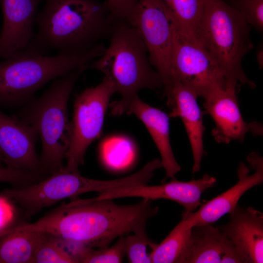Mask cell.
Wrapping results in <instances>:
<instances>
[{
  "label": "cell",
  "mask_w": 263,
  "mask_h": 263,
  "mask_svg": "<svg viewBox=\"0 0 263 263\" xmlns=\"http://www.w3.org/2000/svg\"><path fill=\"white\" fill-rule=\"evenodd\" d=\"M159 210L151 200L119 205L113 199L74 200L48 212L43 228L65 241L92 248L109 246L119 237L146 227Z\"/></svg>",
  "instance_id": "1"
},
{
  "label": "cell",
  "mask_w": 263,
  "mask_h": 263,
  "mask_svg": "<svg viewBox=\"0 0 263 263\" xmlns=\"http://www.w3.org/2000/svg\"><path fill=\"white\" fill-rule=\"evenodd\" d=\"M115 20L97 0H46L36 18L38 31L28 48L45 55L87 52L109 38Z\"/></svg>",
  "instance_id": "2"
},
{
  "label": "cell",
  "mask_w": 263,
  "mask_h": 263,
  "mask_svg": "<svg viewBox=\"0 0 263 263\" xmlns=\"http://www.w3.org/2000/svg\"><path fill=\"white\" fill-rule=\"evenodd\" d=\"M110 43L103 54L86 65L102 72L113 83L121 99L111 105L115 115L126 113L142 89L163 87L160 75L150 64L146 47L136 30L126 20H115Z\"/></svg>",
  "instance_id": "3"
},
{
  "label": "cell",
  "mask_w": 263,
  "mask_h": 263,
  "mask_svg": "<svg viewBox=\"0 0 263 263\" xmlns=\"http://www.w3.org/2000/svg\"><path fill=\"white\" fill-rule=\"evenodd\" d=\"M85 66L53 80L40 97L20 107L14 115L32 126L41 141L40 171L49 176L62 169L71 139L68 103Z\"/></svg>",
  "instance_id": "4"
},
{
  "label": "cell",
  "mask_w": 263,
  "mask_h": 263,
  "mask_svg": "<svg viewBox=\"0 0 263 263\" xmlns=\"http://www.w3.org/2000/svg\"><path fill=\"white\" fill-rule=\"evenodd\" d=\"M105 48L101 43L87 52L54 56L27 48L0 60V107H22L48 82L87 65Z\"/></svg>",
  "instance_id": "5"
},
{
  "label": "cell",
  "mask_w": 263,
  "mask_h": 263,
  "mask_svg": "<svg viewBox=\"0 0 263 263\" xmlns=\"http://www.w3.org/2000/svg\"><path fill=\"white\" fill-rule=\"evenodd\" d=\"M250 28L239 11L224 0H206L195 38L216 60L227 83L254 88L242 66L243 57L253 47Z\"/></svg>",
  "instance_id": "6"
},
{
  "label": "cell",
  "mask_w": 263,
  "mask_h": 263,
  "mask_svg": "<svg viewBox=\"0 0 263 263\" xmlns=\"http://www.w3.org/2000/svg\"><path fill=\"white\" fill-rule=\"evenodd\" d=\"M136 181L132 174L113 180L92 179L81 176L79 171H69L64 168L33 185L20 188H5L1 195L19 206L29 219L62 200L86 192L100 193L114 188L131 187Z\"/></svg>",
  "instance_id": "7"
},
{
  "label": "cell",
  "mask_w": 263,
  "mask_h": 263,
  "mask_svg": "<svg viewBox=\"0 0 263 263\" xmlns=\"http://www.w3.org/2000/svg\"><path fill=\"white\" fill-rule=\"evenodd\" d=\"M115 93L111 81L104 76L100 83L87 88L75 100L71 124V139L64 169L78 171L89 146L100 135L112 95Z\"/></svg>",
  "instance_id": "8"
},
{
  "label": "cell",
  "mask_w": 263,
  "mask_h": 263,
  "mask_svg": "<svg viewBox=\"0 0 263 263\" xmlns=\"http://www.w3.org/2000/svg\"><path fill=\"white\" fill-rule=\"evenodd\" d=\"M171 81H179L198 97L210 90L225 87L227 81L214 58L195 39L178 31L174 26L170 57Z\"/></svg>",
  "instance_id": "9"
},
{
  "label": "cell",
  "mask_w": 263,
  "mask_h": 263,
  "mask_svg": "<svg viewBox=\"0 0 263 263\" xmlns=\"http://www.w3.org/2000/svg\"><path fill=\"white\" fill-rule=\"evenodd\" d=\"M126 20L143 40L150 62L165 87L171 81L170 57L175 25L164 3L162 0H138Z\"/></svg>",
  "instance_id": "10"
},
{
  "label": "cell",
  "mask_w": 263,
  "mask_h": 263,
  "mask_svg": "<svg viewBox=\"0 0 263 263\" xmlns=\"http://www.w3.org/2000/svg\"><path fill=\"white\" fill-rule=\"evenodd\" d=\"M250 169L241 162L237 169V183L223 193L202 204L197 211H184L182 220L189 227L196 225L212 224L225 214L230 212L238 204L242 196L248 189L263 182V159L257 152H252L247 157Z\"/></svg>",
  "instance_id": "11"
},
{
  "label": "cell",
  "mask_w": 263,
  "mask_h": 263,
  "mask_svg": "<svg viewBox=\"0 0 263 263\" xmlns=\"http://www.w3.org/2000/svg\"><path fill=\"white\" fill-rule=\"evenodd\" d=\"M216 178L208 174L197 180L183 182L175 178L168 183L157 186L148 185L121 187L111 189L100 193L96 199H118L124 197H139L153 200L167 199L174 201L187 212H193L201 206V196L209 188L215 186Z\"/></svg>",
  "instance_id": "12"
},
{
  "label": "cell",
  "mask_w": 263,
  "mask_h": 263,
  "mask_svg": "<svg viewBox=\"0 0 263 263\" xmlns=\"http://www.w3.org/2000/svg\"><path fill=\"white\" fill-rule=\"evenodd\" d=\"M238 85L228 83L210 90L204 97L205 113L210 115L215 127L211 134L219 143L243 142L251 129L244 120L237 100Z\"/></svg>",
  "instance_id": "13"
},
{
  "label": "cell",
  "mask_w": 263,
  "mask_h": 263,
  "mask_svg": "<svg viewBox=\"0 0 263 263\" xmlns=\"http://www.w3.org/2000/svg\"><path fill=\"white\" fill-rule=\"evenodd\" d=\"M38 136L32 126L0 110V156L7 166L41 172L36 149Z\"/></svg>",
  "instance_id": "14"
},
{
  "label": "cell",
  "mask_w": 263,
  "mask_h": 263,
  "mask_svg": "<svg viewBox=\"0 0 263 263\" xmlns=\"http://www.w3.org/2000/svg\"><path fill=\"white\" fill-rule=\"evenodd\" d=\"M228 214L229 222L217 227L233 244L241 263H262L263 213L237 204Z\"/></svg>",
  "instance_id": "15"
},
{
  "label": "cell",
  "mask_w": 263,
  "mask_h": 263,
  "mask_svg": "<svg viewBox=\"0 0 263 263\" xmlns=\"http://www.w3.org/2000/svg\"><path fill=\"white\" fill-rule=\"evenodd\" d=\"M42 0H0L3 22L0 34V60L28 48L35 34L38 7Z\"/></svg>",
  "instance_id": "16"
},
{
  "label": "cell",
  "mask_w": 263,
  "mask_h": 263,
  "mask_svg": "<svg viewBox=\"0 0 263 263\" xmlns=\"http://www.w3.org/2000/svg\"><path fill=\"white\" fill-rule=\"evenodd\" d=\"M169 109V116L179 117L188 136L193 157L192 173L198 172L204 155L203 135L205 127L197 97L189 89L175 79L163 89Z\"/></svg>",
  "instance_id": "17"
},
{
  "label": "cell",
  "mask_w": 263,
  "mask_h": 263,
  "mask_svg": "<svg viewBox=\"0 0 263 263\" xmlns=\"http://www.w3.org/2000/svg\"><path fill=\"white\" fill-rule=\"evenodd\" d=\"M241 263L232 242L211 224L191 227L189 240L179 263Z\"/></svg>",
  "instance_id": "18"
},
{
  "label": "cell",
  "mask_w": 263,
  "mask_h": 263,
  "mask_svg": "<svg viewBox=\"0 0 263 263\" xmlns=\"http://www.w3.org/2000/svg\"><path fill=\"white\" fill-rule=\"evenodd\" d=\"M135 115L144 124L150 134L161 156V161L167 178H175L181 167L174 157L169 140V116L164 112L142 101L136 95L126 112Z\"/></svg>",
  "instance_id": "19"
},
{
  "label": "cell",
  "mask_w": 263,
  "mask_h": 263,
  "mask_svg": "<svg viewBox=\"0 0 263 263\" xmlns=\"http://www.w3.org/2000/svg\"><path fill=\"white\" fill-rule=\"evenodd\" d=\"M46 234L28 230L0 234V263H33L35 250Z\"/></svg>",
  "instance_id": "20"
},
{
  "label": "cell",
  "mask_w": 263,
  "mask_h": 263,
  "mask_svg": "<svg viewBox=\"0 0 263 263\" xmlns=\"http://www.w3.org/2000/svg\"><path fill=\"white\" fill-rule=\"evenodd\" d=\"M169 12L176 30L195 39L206 0H162Z\"/></svg>",
  "instance_id": "21"
},
{
  "label": "cell",
  "mask_w": 263,
  "mask_h": 263,
  "mask_svg": "<svg viewBox=\"0 0 263 263\" xmlns=\"http://www.w3.org/2000/svg\"><path fill=\"white\" fill-rule=\"evenodd\" d=\"M191 227L181 220L149 256L151 263H179L188 244Z\"/></svg>",
  "instance_id": "22"
},
{
  "label": "cell",
  "mask_w": 263,
  "mask_h": 263,
  "mask_svg": "<svg viewBox=\"0 0 263 263\" xmlns=\"http://www.w3.org/2000/svg\"><path fill=\"white\" fill-rule=\"evenodd\" d=\"M33 263H77L66 242L51 234L38 245Z\"/></svg>",
  "instance_id": "23"
},
{
  "label": "cell",
  "mask_w": 263,
  "mask_h": 263,
  "mask_svg": "<svg viewBox=\"0 0 263 263\" xmlns=\"http://www.w3.org/2000/svg\"><path fill=\"white\" fill-rule=\"evenodd\" d=\"M125 257L124 236L117 238L111 246L92 248L85 247L79 253L77 261L81 263H119Z\"/></svg>",
  "instance_id": "24"
},
{
  "label": "cell",
  "mask_w": 263,
  "mask_h": 263,
  "mask_svg": "<svg viewBox=\"0 0 263 263\" xmlns=\"http://www.w3.org/2000/svg\"><path fill=\"white\" fill-rule=\"evenodd\" d=\"M125 256L129 263H151L147 248L152 250L156 244L152 241L146 232V227L124 236Z\"/></svg>",
  "instance_id": "25"
},
{
  "label": "cell",
  "mask_w": 263,
  "mask_h": 263,
  "mask_svg": "<svg viewBox=\"0 0 263 263\" xmlns=\"http://www.w3.org/2000/svg\"><path fill=\"white\" fill-rule=\"evenodd\" d=\"M47 177L40 171L35 172L3 166L0 162V183H7L13 188H20L38 183Z\"/></svg>",
  "instance_id": "26"
},
{
  "label": "cell",
  "mask_w": 263,
  "mask_h": 263,
  "mask_svg": "<svg viewBox=\"0 0 263 263\" xmlns=\"http://www.w3.org/2000/svg\"><path fill=\"white\" fill-rule=\"evenodd\" d=\"M230 5L239 11L250 26L262 32L263 0H231Z\"/></svg>",
  "instance_id": "27"
},
{
  "label": "cell",
  "mask_w": 263,
  "mask_h": 263,
  "mask_svg": "<svg viewBox=\"0 0 263 263\" xmlns=\"http://www.w3.org/2000/svg\"><path fill=\"white\" fill-rule=\"evenodd\" d=\"M138 0H105L109 12L114 20H126Z\"/></svg>",
  "instance_id": "28"
},
{
  "label": "cell",
  "mask_w": 263,
  "mask_h": 263,
  "mask_svg": "<svg viewBox=\"0 0 263 263\" xmlns=\"http://www.w3.org/2000/svg\"><path fill=\"white\" fill-rule=\"evenodd\" d=\"M13 217V210L10 203L5 197L0 196V233L8 228Z\"/></svg>",
  "instance_id": "29"
},
{
  "label": "cell",
  "mask_w": 263,
  "mask_h": 263,
  "mask_svg": "<svg viewBox=\"0 0 263 263\" xmlns=\"http://www.w3.org/2000/svg\"><path fill=\"white\" fill-rule=\"evenodd\" d=\"M257 60L260 69L263 68V44H260L256 52Z\"/></svg>",
  "instance_id": "30"
},
{
  "label": "cell",
  "mask_w": 263,
  "mask_h": 263,
  "mask_svg": "<svg viewBox=\"0 0 263 263\" xmlns=\"http://www.w3.org/2000/svg\"><path fill=\"white\" fill-rule=\"evenodd\" d=\"M0 163H3V159H2V158H1V157L0 156Z\"/></svg>",
  "instance_id": "31"
}]
</instances>
